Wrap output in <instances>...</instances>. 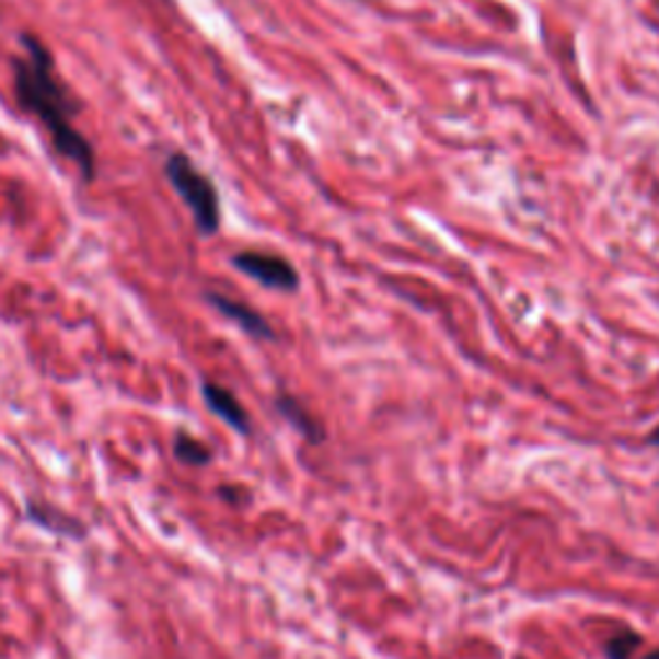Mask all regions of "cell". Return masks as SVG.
I'll use <instances>...</instances> for the list:
<instances>
[{
    "instance_id": "cell-1",
    "label": "cell",
    "mask_w": 659,
    "mask_h": 659,
    "mask_svg": "<svg viewBox=\"0 0 659 659\" xmlns=\"http://www.w3.org/2000/svg\"><path fill=\"white\" fill-rule=\"evenodd\" d=\"M21 44L28 53V60H13V91L19 106L28 114L39 116L47 127L57 152L78 165L85 183L96 178V152L91 142L72 127L70 116L76 104H70L65 88L55 78V60L49 49L32 34L21 36Z\"/></svg>"
},
{
    "instance_id": "cell-4",
    "label": "cell",
    "mask_w": 659,
    "mask_h": 659,
    "mask_svg": "<svg viewBox=\"0 0 659 659\" xmlns=\"http://www.w3.org/2000/svg\"><path fill=\"white\" fill-rule=\"evenodd\" d=\"M207 299L215 310L224 314V317L238 322V325L243 327L247 335H253V338H261V340H274V330H270L268 322L263 320V314L255 312L253 307H247L243 302H234V299L224 297V294H215V291H209Z\"/></svg>"
},
{
    "instance_id": "cell-5",
    "label": "cell",
    "mask_w": 659,
    "mask_h": 659,
    "mask_svg": "<svg viewBox=\"0 0 659 659\" xmlns=\"http://www.w3.org/2000/svg\"><path fill=\"white\" fill-rule=\"evenodd\" d=\"M201 394H204V402H207V407L217 417H222L227 426L238 430V433H247V430H251V420H247L245 407L240 405L238 397H234L230 390L207 382L201 386Z\"/></svg>"
},
{
    "instance_id": "cell-7",
    "label": "cell",
    "mask_w": 659,
    "mask_h": 659,
    "mask_svg": "<svg viewBox=\"0 0 659 659\" xmlns=\"http://www.w3.org/2000/svg\"><path fill=\"white\" fill-rule=\"evenodd\" d=\"M276 407H278V413L287 417L291 426L299 428V433H304L307 438H310V441H320V438H322L320 426L312 420L310 415L304 413V407L299 405L297 400H291V397H287V394H281V397L276 400Z\"/></svg>"
},
{
    "instance_id": "cell-2",
    "label": "cell",
    "mask_w": 659,
    "mask_h": 659,
    "mask_svg": "<svg viewBox=\"0 0 659 659\" xmlns=\"http://www.w3.org/2000/svg\"><path fill=\"white\" fill-rule=\"evenodd\" d=\"M165 175L171 181V186L178 192V196L186 201V207L192 209L196 219V227L204 238L219 232L222 224V209H219V194L217 186L211 183L207 173H201L199 167L192 163V158L183 152H173L165 163Z\"/></svg>"
},
{
    "instance_id": "cell-8",
    "label": "cell",
    "mask_w": 659,
    "mask_h": 659,
    "mask_svg": "<svg viewBox=\"0 0 659 659\" xmlns=\"http://www.w3.org/2000/svg\"><path fill=\"white\" fill-rule=\"evenodd\" d=\"M173 453H175V459L186 466H207L211 461V451L207 449V446H204L201 441H196L194 436L183 433V430L175 436Z\"/></svg>"
},
{
    "instance_id": "cell-11",
    "label": "cell",
    "mask_w": 659,
    "mask_h": 659,
    "mask_svg": "<svg viewBox=\"0 0 659 659\" xmlns=\"http://www.w3.org/2000/svg\"><path fill=\"white\" fill-rule=\"evenodd\" d=\"M647 659H659V649H657V651H651V655H649Z\"/></svg>"
},
{
    "instance_id": "cell-3",
    "label": "cell",
    "mask_w": 659,
    "mask_h": 659,
    "mask_svg": "<svg viewBox=\"0 0 659 659\" xmlns=\"http://www.w3.org/2000/svg\"><path fill=\"white\" fill-rule=\"evenodd\" d=\"M232 266L243 270L245 276L255 278L268 289L278 291H297L299 289V274L287 258L270 253H258V251H243L232 258Z\"/></svg>"
},
{
    "instance_id": "cell-6",
    "label": "cell",
    "mask_w": 659,
    "mask_h": 659,
    "mask_svg": "<svg viewBox=\"0 0 659 659\" xmlns=\"http://www.w3.org/2000/svg\"><path fill=\"white\" fill-rule=\"evenodd\" d=\"M26 521L42 525V529H47L53 533H60V536L85 539V525H80L76 518L65 516L62 510H57L47 502L26 500Z\"/></svg>"
},
{
    "instance_id": "cell-10",
    "label": "cell",
    "mask_w": 659,
    "mask_h": 659,
    "mask_svg": "<svg viewBox=\"0 0 659 659\" xmlns=\"http://www.w3.org/2000/svg\"><path fill=\"white\" fill-rule=\"evenodd\" d=\"M649 443H651V446H659V428L655 430V433L649 436Z\"/></svg>"
},
{
    "instance_id": "cell-9",
    "label": "cell",
    "mask_w": 659,
    "mask_h": 659,
    "mask_svg": "<svg viewBox=\"0 0 659 659\" xmlns=\"http://www.w3.org/2000/svg\"><path fill=\"white\" fill-rule=\"evenodd\" d=\"M641 647V636L634 632H626L616 636V639H611V644L605 647L608 659H632L634 651Z\"/></svg>"
}]
</instances>
